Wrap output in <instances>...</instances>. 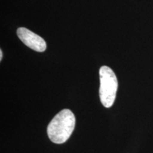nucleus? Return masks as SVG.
Instances as JSON below:
<instances>
[{
  "instance_id": "obj_3",
  "label": "nucleus",
  "mask_w": 153,
  "mask_h": 153,
  "mask_svg": "<svg viewBox=\"0 0 153 153\" xmlns=\"http://www.w3.org/2000/svg\"><path fill=\"white\" fill-rule=\"evenodd\" d=\"M17 36L26 46L37 52H44L46 49V43L43 38L26 28L21 27L17 29Z\"/></svg>"
},
{
  "instance_id": "obj_1",
  "label": "nucleus",
  "mask_w": 153,
  "mask_h": 153,
  "mask_svg": "<svg viewBox=\"0 0 153 153\" xmlns=\"http://www.w3.org/2000/svg\"><path fill=\"white\" fill-rule=\"evenodd\" d=\"M75 126V117L71 111L63 109L53 118L48 126L47 133L53 143L62 144L71 136Z\"/></svg>"
},
{
  "instance_id": "obj_2",
  "label": "nucleus",
  "mask_w": 153,
  "mask_h": 153,
  "mask_svg": "<svg viewBox=\"0 0 153 153\" xmlns=\"http://www.w3.org/2000/svg\"><path fill=\"white\" fill-rule=\"evenodd\" d=\"M100 88L99 97L103 106L110 108L114 104L118 89V80L114 71L107 66H102L99 70Z\"/></svg>"
},
{
  "instance_id": "obj_4",
  "label": "nucleus",
  "mask_w": 153,
  "mask_h": 153,
  "mask_svg": "<svg viewBox=\"0 0 153 153\" xmlns=\"http://www.w3.org/2000/svg\"><path fill=\"white\" fill-rule=\"evenodd\" d=\"M2 57H3V54H2V51L0 50V60H2Z\"/></svg>"
}]
</instances>
